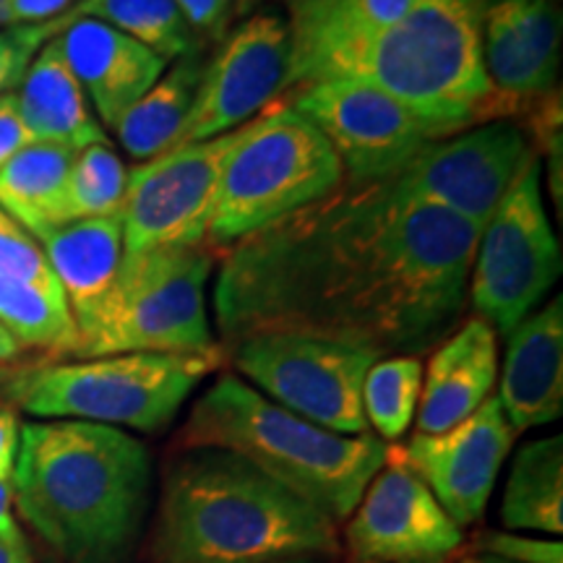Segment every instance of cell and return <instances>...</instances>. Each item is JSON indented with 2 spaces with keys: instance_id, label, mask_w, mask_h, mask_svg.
Segmentation results:
<instances>
[{
  "instance_id": "4dcf8cb0",
  "label": "cell",
  "mask_w": 563,
  "mask_h": 563,
  "mask_svg": "<svg viewBox=\"0 0 563 563\" xmlns=\"http://www.w3.org/2000/svg\"><path fill=\"white\" fill-rule=\"evenodd\" d=\"M0 277L24 279L47 290L60 287L37 241L3 207H0Z\"/></svg>"
},
{
  "instance_id": "4fadbf2b",
  "label": "cell",
  "mask_w": 563,
  "mask_h": 563,
  "mask_svg": "<svg viewBox=\"0 0 563 563\" xmlns=\"http://www.w3.org/2000/svg\"><path fill=\"white\" fill-rule=\"evenodd\" d=\"M534 157L532 141L517 125L498 121L431 141L394 180L456 220L483 232L498 203Z\"/></svg>"
},
{
  "instance_id": "9a60e30c",
  "label": "cell",
  "mask_w": 563,
  "mask_h": 563,
  "mask_svg": "<svg viewBox=\"0 0 563 563\" xmlns=\"http://www.w3.org/2000/svg\"><path fill=\"white\" fill-rule=\"evenodd\" d=\"M462 543V527L389 449L384 467L347 517L344 551L350 563H446Z\"/></svg>"
},
{
  "instance_id": "2e32d148",
  "label": "cell",
  "mask_w": 563,
  "mask_h": 563,
  "mask_svg": "<svg viewBox=\"0 0 563 563\" xmlns=\"http://www.w3.org/2000/svg\"><path fill=\"white\" fill-rule=\"evenodd\" d=\"M514 435L517 431L506 420L498 397H488L460 426L433 435L415 433L407 446L394 452L464 530L483 519Z\"/></svg>"
},
{
  "instance_id": "83f0119b",
  "label": "cell",
  "mask_w": 563,
  "mask_h": 563,
  "mask_svg": "<svg viewBox=\"0 0 563 563\" xmlns=\"http://www.w3.org/2000/svg\"><path fill=\"white\" fill-rule=\"evenodd\" d=\"M0 327L21 350H45L53 355H74L79 340L60 287L47 290L13 277H0Z\"/></svg>"
},
{
  "instance_id": "d6986e66",
  "label": "cell",
  "mask_w": 563,
  "mask_h": 563,
  "mask_svg": "<svg viewBox=\"0 0 563 563\" xmlns=\"http://www.w3.org/2000/svg\"><path fill=\"white\" fill-rule=\"evenodd\" d=\"M58 37L70 70L108 129L170 66V60L97 19L74 21Z\"/></svg>"
},
{
  "instance_id": "f6af8a7d",
  "label": "cell",
  "mask_w": 563,
  "mask_h": 563,
  "mask_svg": "<svg viewBox=\"0 0 563 563\" xmlns=\"http://www.w3.org/2000/svg\"><path fill=\"white\" fill-rule=\"evenodd\" d=\"M460 563H477V561H475V555H473V559H462Z\"/></svg>"
},
{
  "instance_id": "44dd1931",
  "label": "cell",
  "mask_w": 563,
  "mask_h": 563,
  "mask_svg": "<svg viewBox=\"0 0 563 563\" xmlns=\"http://www.w3.org/2000/svg\"><path fill=\"white\" fill-rule=\"evenodd\" d=\"M496 373V329L475 316L428 363L418 402V433L433 435L460 426L490 397Z\"/></svg>"
},
{
  "instance_id": "74e56055",
  "label": "cell",
  "mask_w": 563,
  "mask_h": 563,
  "mask_svg": "<svg viewBox=\"0 0 563 563\" xmlns=\"http://www.w3.org/2000/svg\"><path fill=\"white\" fill-rule=\"evenodd\" d=\"M19 428L21 422L16 418V410L0 407V477L13 475V462H16L19 452Z\"/></svg>"
},
{
  "instance_id": "6da1fadb",
  "label": "cell",
  "mask_w": 563,
  "mask_h": 563,
  "mask_svg": "<svg viewBox=\"0 0 563 563\" xmlns=\"http://www.w3.org/2000/svg\"><path fill=\"white\" fill-rule=\"evenodd\" d=\"M477 241L481 230L394 178H344L224 251L217 327L228 344L300 334L415 355L460 316Z\"/></svg>"
},
{
  "instance_id": "ab89813d",
  "label": "cell",
  "mask_w": 563,
  "mask_h": 563,
  "mask_svg": "<svg viewBox=\"0 0 563 563\" xmlns=\"http://www.w3.org/2000/svg\"><path fill=\"white\" fill-rule=\"evenodd\" d=\"M0 563H34L26 543H3L0 540Z\"/></svg>"
},
{
  "instance_id": "d590c367",
  "label": "cell",
  "mask_w": 563,
  "mask_h": 563,
  "mask_svg": "<svg viewBox=\"0 0 563 563\" xmlns=\"http://www.w3.org/2000/svg\"><path fill=\"white\" fill-rule=\"evenodd\" d=\"M76 0H9V26H34L66 13Z\"/></svg>"
},
{
  "instance_id": "f35d334b",
  "label": "cell",
  "mask_w": 563,
  "mask_h": 563,
  "mask_svg": "<svg viewBox=\"0 0 563 563\" xmlns=\"http://www.w3.org/2000/svg\"><path fill=\"white\" fill-rule=\"evenodd\" d=\"M11 477H0V540H3V543H26L24 532H21L19 522L13 519V483H11Z\"/></svg>"
},
{
  "instance_id": "ac0fdd59",
  "label": "cell",
  "mask_w": 563,
  "mask_h": 563,
  "mask_svg": "<svg viewBox=\"0 0 563 563\" xmlns=\"http://www.w3.org/2000/svg\"><path fill=\"white\" fill-rule=\"evenodd\" d=\"M290 66L285 91L332 81L347 60L386 26L410 0H285Z\"/></svg>"
},
{
  "instance_id": "836d02e7",
  "label": "cell",
  "mask_w": 563,
  "mask_h": 563,
  "mask_svg": "<svg viewBox=\"0 0 563 563\" xmlns=\"http://www.w3.org/2000/svg\"><path fill=\"white\" fill-rule=\"evenodd\" d=\"M530 118L534 125V139L551 157V188L555 201L561 203V100L559 89L538 100L530 108Z\"/></svg>"
},
{
  "instance_id": "ffe728a7",
  "label": "cell",
  "mask_w": 563,
  "mask_h": 563,
  "mask_svg": "<svg viewBox=\"0 0 563 563\" xmlns=\"http://www.w3.org/2000/svg\"><path fill=\"white\" fill-rule=\"evenodd\" d=\"M498 402L514 431L548 426L563 410V300L530 313L514 327Z\"/></svg>"
},
{
  "instance_id": "ba28073f",
  "label": "cell",
  "mask_w": 563,
  "mask_h": 563,
  "mask_svg": "<svg viewBox=\"0 0 563 563\" xmlns=\"http://www.w3.org/2000/svg\"><path fill=\"white\" fill-rule=\"evenodd\" d=\"M342 162L323 133L287 102H272L230 152L207 224V249L232 243L332 194Z\"/></svg>"
},
{
  "instance_id": "b9f144b4",
  "label": "cell",
  "mask_w": 563,
  "mask_h": 563,
  "mask_svg": "<svg viewBox=\"0 0 563 563\" xmlns=\"http://www.w3.org/2000/svg\"><path fill=\"white\" fill-rule=\"evenodd\" d=\"M279 563H332L329 559H321V555H300V559H287Z\"/></svg>"
},
{
  "instance_id": "3957f363",
  "label": "cell",
  "mask_w": 563,
  "mask_h": 563,
  "mask_svg": "<svg viewBox=\"0 0 563 563\" xmlns=\"http://www.w3.org/2000/svg\"><path fill=\"white\" fill-rule=\"evenodd\" d=\"M327 514L224 449H178L162 477L152 563H279L334 559Z\"/></svg>"
},
{
  "instance_id": "7a4b0ae2",
  "label": "cell",
  "mask_w": 563,
  "mask_h": 563,
  "mask_svg": "<svg viewBox=\"0 0 563 563\" xmlns=\"http://www.w3.org/2000/svg\"><path fill=\"white\" fill-rule=\"evenodd\" d=\"M13 506L63 563H125L152 493L146 446L87 420L21 422Z\"/></svg>"
},
{
  "instance_id": "603a6c76",
  "label": "cell",
  "mask_w": 563,
  "mask_h": 563,
  "mask_svg": "<svg viewBox=\"0 0 563 563\" xmlns=\"http://www.w3.org/2000/svg\"><path fill=\"white\" fill-rule=\"evenodd\" d=\"M16 100L34 141H51L76 152L91 144H108L104 129L91 115L87 95L68 66L60 37L47 40L34 55L19 84Z\"/></svg>"
},
{
  "instance_id": "e0dca14e",
  "label": "cell",
  "mask_w": 563,
  "mask_h": 563,
  "mask_svg": "<svg viewBox=\"0 0 563 563\" xmlns=\"http://www.w3.org/2000/svg\"><path fill=\"white\" fill-rule=\"evenodd\" d=\"M483 63L493 115L530 112L559 84V0H485Z\"/></svg>"
},
{
  "instance_id": "d6a6232c",
  "label": "cell",
  "mask_w": 563,
  "mask_h": 563,
  "mask_svg": "<svg viewBox=\"0 0 563 563\" xmlns=\"http://www.w3.org/2000/svg\"><path fill=\"white\" fill-rule=\"evenodd\" d=\"M40 47L42 42L34 37L32 26H11L9 32H0V95L19 87Z\"/></svg>"
},
{
  "instance_id": "5b68a950",
  "label": "cell",
  "mask_w": 563,
  "mask_h": 563,
  "mask_svg": "<svg viewBox=\"0 0 563 563\" xmlns=\"http://www.w3.org/2000/svg\"><path fill=\"white\" fill-rule=\"evenodd\" d=\"M483 9L485 0H410L336 79L371 84L452 133L490 123L496 115L483 63Z\"/></svg>"
},
{
  "instance_id": "1f68e13d",
  "label": "cell",
  "mask_w": 563,
  "mask_h": 563,
  "mask_svg": "<svg viewBox=\"0 0 563 563\" xmlns=\"http://www.w3.org/2000/svg\"><path fill=\"white\" fill-rule=\"evenodd\" d=\"M477 553L511 563H563V543L551 538H530L517 532L488 530L477 540Z\"/></svg>"
},
{
  "instance_id": "e575fe53",
  "label": "cell",
  "mask_w": 563,
  "mask_h": 563,
  "mask_svg": "<svg viewBox=\"0 0 563 563\" xmlns=\"http://www.w3.org/2000/svg\"><path fill=\"white\" fill-rule=\"evenodd\" d=\"M34 141L32 131L26 129L24 115H21L16 91L0 95V167L19 154L24 146Z\"/></svg>"
},
{
  "instance_id": "60d3db41",
  "label": "cell",
  "mask_w": 563,
  "mask_h": 563,
  "mask_svg": "<svg viewBox=\"0 0 563 563\" xmlns=\"http://www.w3.org/2000/svg\"><path fill=\"white\" fill-rule=\"evenodd\" d=\"M21 352H24V350L19 347L16 340H13V336L5 332L3 327H0V368H3V365L13 363V361H19Z\"/></svg>"
},
{
  "instance_id": "f546056e",
  "label": "cell",
  "mask_w": 563,
  "mask_h": 563,
  "mask_svg": "<svg viewBox=\"0 0 563 563\" xmlns=\"http://www.w3.org/2000/svg\"><path fill=\"white\" fill-rule=\"evenodd\" d=\"M129 170L110 144H91L76 152L68 175L66 220L121 214Z\"/></svg>"
},
{
  "instance_id": "cb8c5ba5",
  "label": "cell",
  "mask_w": 563,
  "mask_h": 563,
  "mask_svg": "<svg viewBox=\"0 0 563 563\" xmlns=\"http://www.w3.org/2000/svg\"><path fill=\"white\" fill-rule=\"evenodd\" d=\"M76 150L32 141L0 167V207L34 238L66 220L68 175Z\"/></svg>"
},
{
  "instance_id": "7bdbcfd3",
  "label": "cell",
  "mask_w": 563,
  "mask_h": 563,
  "mask_svg": "<svg viewBox=\"0 0 563 563\" xmlns=\"http://www.w3.org/2000/svg\"><path fill=\"white\" fill-rule=\"evenodd\" d=\"M0 26H9V0H0Z\"/></svg>"
},
{
  "instance_id": "d4e9b609",
  "label": "cell",
  "mask_w": 563,
  "mask_h": 563,
  "mask_svg": "<svg viewBox=\"0 0 563 563\" xmlns=\"http://www.w3.org/2000/svg\"><path fill=\"white\" fill-rule=\"evenodd\" d=\"M203 74L199 55H186L173 63L165 74L154 81V87L141 95L129 110L118 118L112 131L133 159H154L170 152L180 125L186 123L191 104L196 100Z\"/></svg>"
},
{
  "instance_id": "484cf974",
  "label": "cell",
  "mask_w": 563,
  "mask_h": 563,
  "mask_svg": "<svg viewBox=\"0 0 563 563\" xmlns=\"http://www.w3.org/2000/svg\"><path fill=\"white\" fill-rule=\"evenodd\" d=\"M79 19L102 21L146 45L165 60L196 53V34L173 0H76L60 16L45 24H34V37L45 45Z\"/></svg>"
},
{
  "instance_id": "8fae6325",
  "label": "cell",
  "mask_w": 563,
  "mask_h": 563,
  "mask_svg": "<svg viewBox=\"0 0 563 563\" xmlns=\"http://www.w3.org/2000/svg\"><path fill=\"white\" fill-rule=\"evenodd\" d=\"M290 104L332 144L350 180L394 178L431 141L454 136L446 125L365 81L308 84Z\"/></svg>"
},
{
  "instance_id": "8992f818",
  "label": "cell",
  "mask_w": 563,
  "mask_h": 563,
  "mask_svg": "<svg viewBox=\"0 0 563 563\" xmlns=\"http://www.w3.org/2000/svg\"><path fill=\"white\" fill-rule=\"evenodd\" d=\"M214 352H129L91 361L51 363L13 371L3 397L40 420H87L157 433L211 371Z\"/></svg>"
},
{
  "instance_id": "5bb4252c",
  "label": "cell",
  "mask_w": 563,
  "mask_h": 563,
  "mask_svg": "<svg viewBox=\"0 0 563 563\" xmlns=\"http://www.w3.org/2000/svg\"><path fill=\"white\" fill-rule=\"evenodd\" d=\"M290 66V32L277 13L243 21L214 58L203 63L196 100L170 150L241 129L277 102Z\"/></svg>"
},
{
  "instance_id": "52a82bcc",
  "label": "cell",
  "mask_w": 563,
  "mask_h": 563,
  "mask_svg": "<svg viewBox=\"0 0 563 563\" xmlns=\"http://www.w3.org/2000/svg\"><path fill=\"white\" fill-rule=\"evenodd\" d=\"M214 251L162 245L123 258L97 308L76 321L79 361L129 352H214L207 316V282Z\"/></svg>"
},
{
  "instance_id": "f1b7e54d",
  "label": "cell",
  "mask_w": 563,
  "mask_h": 563,
  "mask_svg": "<svg viewBox=\"0 0 563 563\" xmlns=\"http://www.w3.org/2000/svg\"><path fill=\"white\" fill-rule=\"evenodd\" d=\"M422 363L415 355L378 357L363 382V412L382 441L402 439L420 402Z\"/></svg>"
},
{
  "instance_id": "277c9868",
  "label": "cell",
  "mask_w": 563,
  "mask_h": 563,
  "mask_svg": "<svg viewBox=\"0 0 563 563\" xmlns=\"http://www.w3.org/2000/svg\"><path fill=\"white\" fill-rule=\"evenodd\" d=\"M224 449L344 522L384 467L389 446L373 433L344 435L300 418L232 373L196 399L175 449Z\"/></svg>"
},
{
  "instance_id": "8d00e7d4",
  "label": "cell",
  "mask_w": 563,
  "mask_h": 563,
  "mask_svg": "<svg viewBox=\"0 0 563 563\" xmlns=\"http://www.w3.org/2000/svg\"><path fill=\"white\" fill-rule=\"evenodd\" d=\"M191 30H211L224 19L232 0H173Z\"/></svg>"
},
{
  "instance_id": "ee69618b",
  "label": "cell",
  "mask_w": 563,
  "mask_h": 563,
  "mask_svg": "<svg viewBox=\"0 0 563 563\" xmlns=\"http://www.w3.org/2000/svg\"><path fill=\"white\" fill-rule=\"evenodd\" d=\"M477 563H511V561H504V559H496V555H485V553H477L475 555Z\"/></svg>"
},
{
  "instance_id": "4316f807",
  "label": "cell",
  "mask_w": 563,
  "mask_h": 563,
  "mask_svg": "<svg viewBox=\"0 0 563 563\" xmlns=\"http://www.w3.org/2000/svg\"><path fill=\"white\" fill-rule=\"evenodd\" d=\"M501 522L509 532H563V439L525 443L506 483Z\"/></svg>"
},
{
  "instance_id": "7c38bea8",
  "label": "cell",
  "mask_w": 563,
  "mask_h": 563,
  "mask_svg": "<svg viewBox=\"0 0 563 563\" xmlns=\"http://www.w3.org/2000/svg\"><path fill=\"white\" fill-rule=\"evenodd\" d=\"M249 123L199 144L178 146L129 170L121 209L123 258L162 245H203L224 162Z\"/></svg>"
},
{
  "instance_id": "9c48e42d",
  "label": "cell",
  "mask_w": 563,
  "mask_h": 563,
  "mask_svg": "<svg viewBox=\"0 0 563 563\" xmlns=\"http://www.w3.org/2000/svg\"><path fill=\"white\" fill-rule=\"evenodd\" d=\"M561 274V249L540 199V162L532 157L481 232L470 272V298L481 319L511 334Z\"/></svg>"
},
{
  "instance_id": "7402d4cb",
  "label": "cell",
  "mask_w": 563,
  "mask_h": 563,
  "mask_svg": "<svg viewBox=\"0 0 563 563\" xmlns=\"http://www.w3.org/2000/svg\"><path fill=\"white\" fill-rule=\"evenodd\" d=\"M66 292L74 321H81L110 290L123 262L121 214L53 224L34 235Z\"/></svg>"
},
{
  "instance_id": "30bf717a",
  "label": "cell",
  "mask_w": 563,
  "mask_h": 563,
  "mask_svg": "<svg viewBox=\"0 0 563 563\" xmlns=\"http://www.w3.org/2000/svg\"><path fill=\"white\" fill-rule=\"evenodd\" d=\"M230 357L256 391L334 433H368L363 382L376 352L300 334H262L230 344Z\"/></svg>"
}]
</instances>
